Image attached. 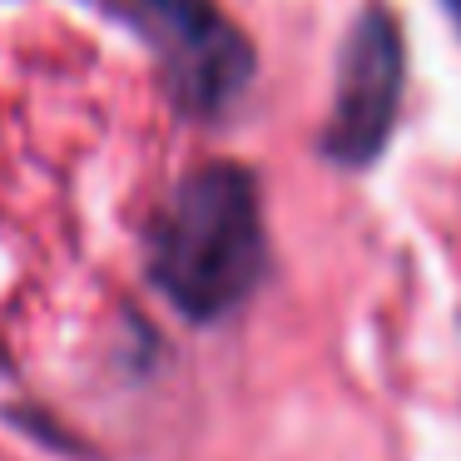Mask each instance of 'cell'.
I'll list each match as a JSON object with an SVG mask.
<instances>
[{
  "instance_id": "cell-1",
  "label": "cell",
  "mask_w": 461,
  "mask_h": 461,
  "mask_svg": "<svg viewBox=\"0 0 461 461\" xmlns=\"http://www.w3.org/2000/svg\"><path fill=\"white\" fill-rule=\"evenodd\" d=\"M149 273L194 322H219L249 303L268 273V233L243 164H203L169 194L149 233Z\"/></svg>"
},
{
  "instance_id": "cell-3",
  "label": "cell",
  "mask_w": 461,
  "mask_h": 461,
  "mask_svg": "<svg viewBox=\"0 0 461 461\" xmlns=\"http://www.w3.org/2000/svg\"><path fill=\"white\" fill-rule=\"evenodd\" d=\"M402 75H407V50H402L397 21L382 5H367L342 45L338 100H332V120L322 130V154L332 164L362 169L387 149L402 110Z\"/></svg>"
},
{
  "instance_id": "cell-2",
  "label": "cell",
  "mask_w": 461,
  "mask_h": 461,
  "mask_svg": "<svg viewBox=\"0 0 461 461\" xmlns=\"http://www.w3.org/2000/svg\"><path fill=\"white\" fill-rule=\"evenodd\" d=\"M124 21L159 55L179 110L219 120L253 80V45L213 0H120Z\"/></svg>"
},
{
  "instance_id": "cell-4",
  "label": "cell",
  "mask_w": 461,
  "mask_h": 461,
  "mask_svg": "<svg viewBox=\"0 0 461 461\" xmlns=\"http://www.w3.org/2000/svg\"><path fill=\"white\" fill-rule=\"evenodd\" d=\"M447 15L456 21V31H461V0H447Z\"/></svg>"
}]
</instances>
